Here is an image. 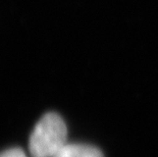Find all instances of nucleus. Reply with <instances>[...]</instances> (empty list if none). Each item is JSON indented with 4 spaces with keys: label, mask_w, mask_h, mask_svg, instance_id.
Segmentation results:
<instances>
[{
    "label": "nucleus",
    "mask_w": 158,
    "mask_h": 157,
    "mask_svg": "<svg viewBox=\"0 0 158 157\" xmlns=\"http://www.w3.org/2000/svg\"><path fill=\"white\" fill-rule=\"evenodd\" d=\"M56 157H104L98 148L86 144H66Z\"/></svg>",
    "instance_id": "nucleus-2"
},
{
    "label": "nucleus",
    "mask_w": 158,
    "mask_h": 157,
    "mask_svg": "<svg viewBox=\"0 0 158 157\" xmlns=\"http://www.w3.org/2000/svg\"><path fill=\"white\" fill-rule=\"evenodd\" d=\"M0 157H27L21 148H10L0 153Z\"/></svg>",
    "instance_id": "nucleus-3"
},
{
    "label": "nucleus",
    "mask_w": 158,
    "mask_h": 157,
    "mask_svg": "<svg viewBox=\"0 0 158 157\" xmlns=\"http://www.w3.org/2000/svg\"><path fill=\"white\" fill-rule=\"evenodd\" d=\"M68 129L55 112H49L37 122L30 136L29 151L33 157H56L66 143Z\"/></svg>",
    "instance_id": "nucleus-1"
}]
</instances>
